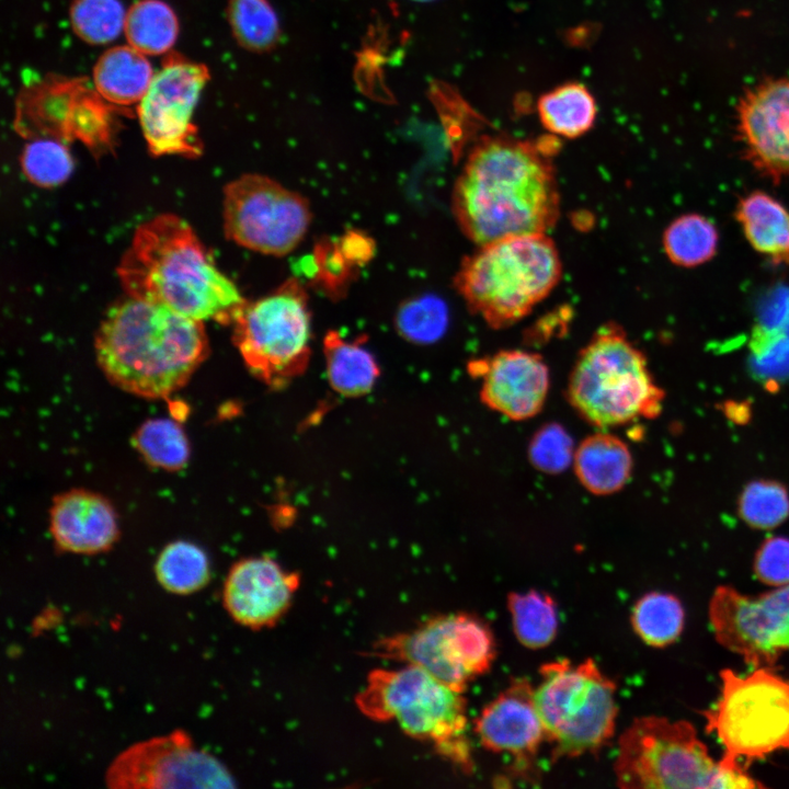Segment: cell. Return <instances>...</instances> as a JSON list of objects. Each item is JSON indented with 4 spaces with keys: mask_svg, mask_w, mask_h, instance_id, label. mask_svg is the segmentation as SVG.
Masks as SVG:
<instances>
[{
    "mask_svg": "<svg viewBox=\"0 0 789 789\" xmlns=\"http://www.w3.org/2000/svg\"><path fill=\"white\" fill-rule=\"evenodd\" d=\"M551 155L538 142L482 137L469 151L451 194V210L462 233L477 245L548 233L560 216Z\"/></svg>",
    "mask_w": 789,
    "mask_h": 789,
    "instance_id": "6da1fadb",
    "label": "cell"
},
{
    "mask_svg": "<svg viewBox=\"0 0 789 789\" xmlns=\"http://www.w3.org/2000/svg\"><path fill=\"white\" fill-rule=\"evenodd\" d=\"M94 344L105 377L146 399L182 388L209 353L204 321L130 296L107 310Z\"/></svg>",
    "mask_w": 789,
    "mask_h": 789,
    "instance_id": "7a4b0ae2",
    "label": "cell"
},
{
    "mask_svg": "<svg viewBox=\"0 0 789 789\" xmlns=\"http://www.w3.org/2000/svg\"><path fill=\"white\" fill-rule=\"evenodd\" d=\"M117 274L128 296L201 321L231 324L247 301L192 227L173 214L136 229Z\"/></svg>",
    "mask_w": 789,
    "mask_h": 789,
    "instance_id": "3957f363",
    "label": "cell"
},
{
    "mask_svg": "<svg viewBox=\"0 0 789 789\" xmlns=\"http://www.w3.org/2000/svg\"><path fill=\"white\" fill-rule=\"evenodd\" d=\"M561 276L560 254L548 233L521 235L478 245L464 258L454 284L471 313L504 329L527 317Z\"/></svg>",
    "mask_w": 789,
    "mask_h": 789,
    "instance_id": "277c9868",
    "label": "cell"
},
{
    "mask_svg": "<svg viewBox=\"0 0 789 789\" xmlns=\"http://www.w3.org/2000/svg\"><path fill=\"white\" fill-rule=\"evenodd\" d=\"M614 769L621 788L765 787L740 763L716 762L690 722L658 716L638 718L622 733Z\"/></svg>",
    "mask_w": 789,
    "mask_h": 789,
    "instance_id": "5b68a950",
    "label": "cell"
},
{
    "mask_svg": "<svg viewBox=\"0 0 789 789\" xmlns=\"http://www.w3.org/2000/svg\"><path fill=\"white\" fill-rule=\"evenodd\" d=\"M355 704L368 719L396 722L410 737L432 744L456 767L465 773L472 771L464 693L426 671L414 665L374 670Z\"/></svg>",
    "mask_w": 789,
    "mask_h": 789,
    "instance_id": "8992f818",
    "label": "cell"
},
{
    "mask_svg": "<svg viewBox=\"0 0 789 789\" xmlns=\"http://www.w3.org/2000/svg\"><path fill=\"white\" fill-rule=\"evenodd\" d=\"M567 395L575 411L601 428L655 418L664 398L647 357L614 322L601 325L580 351Z\"/></svg>",
    "mask_w": 789,
    "mask_h": 789,
    "instance_id": "52a82bcc",
    "label": "cell"
},
{
    "mask_svg": "<svg viewBox=\"0 0 789 789\" xmlns=\"http://www.w3.org/2000/svg\"><path fill=\"white\" fill-rule=\"evenodd\" d=\"M615 694L614 682L591 659L558 660L540 667L534 698L556 758L594 754L610 740L617 717Z\"/></svg>",
    "mask_w": 789,
    "mask_h": 789,
    "instance_id": "ba28073f",
    "label": "cell"
},
{
    "mask_svg": "<svg viewBox=\"0 0 789 789\" xmlns=\"http://www.w3.org/2000/svg\"><path fill=\"white\" fill-rule=\"evenodd\" d=\"M720 678V696L702 714L707 732L723 747L722 758L751 763L789 752V679L764 666L747 675L725 668Z\"/></svg>",
    "mask_w": 789,
    "mask_h": 789,
    "instance_id": "9c48e42d",
    "label": "cell"
},
{
    "mask_svg": "<svg viewBox=\"0 0 789 789\" xmlns=\"http://www.w3.org/2000/svg\"><path fill=\"white\" fill-rule=\"evenodd\" d=\"M308 296L297 278L245 301L232 321L233 342L247 367L268 386L300 375L310 357Z\"/></svg>",
    "mask_w": 789,
    "mask_h": 789,
    "instance_id": "30bf717a",
    "label": "cell"
},
{
    "mask_svg": "<svg viewBox=\"0 0 789 789\" xmlns=\"http://www.w3.org/2000/svg\"><path fill=\"white\" fill-rule=\"evenodd\" d=\"M373 651L379 658L418 666L465 693L474 677L491 667L495 642L484 621L461 613L436 616L412 630L385 637Z\"/></svg>",
    "mask_w": 789,
    "mask_h": 789,
    "instance_id": "8fae6325",
    "label": "cell"
},
{
    "mask_svg": "<svg viewBox=\"0 0 789 789\" xmlns=\"http://www.w3.org/2000/svg\"><path fill=\"white\" fill-rule=\"evenodd\" d=\"M310 221L309 202L268 176L244 174L225 186V235L241 247L285 255L301 242Z\"/></svg>",
    "mask_w": 789,
    "mask_h": 789,
    "instance_id": "7c38bea8",
    "label": "cell"
},
{
    "mask_svg": "<svg viewBox=\"0 0 789 789\" xmlns=\"http://www.w3.org/2000/svg\"><path fill=\"white\" fill-rule=\"evenodd\" d=\"M112 788H232L235 778L183 730L135 743L105 773Z\"/></svg>",
    "mask_w": 789,
    "mask_h": 789,
    "instance_id": "4fadbf2b",
    "label": "cell"
},
{
    "mask_svg": "<svg viewBox=\"0 0 789 789\" xmlns=\"http://www.w3.org/2000/svg\"><path fill=\"white\" fill-rule=\"evenodd\" d=\"M716 640L753 667H774L789 652V584L759 595L718 586L709 603Z\"/></svg>",
    "mask_w": 789,
    "mask_h": 789,
    "instance_id": "5bb4252c",
    "label": "cell"
},
{
    "mask_svg": "<svg viewBox=\"0 0 789 789\" xmlns=\"http://www.w3.org/2000/svg\"><path fill=\"white\" fill-rule=\"evenodd\" d=\"M208 80L205 65L178 54L165 58L137 107L152 155L188 158L202 155L203 145L193 124V113Z\"/></svg>",
    "mask_w": 789,
    "mask_h": 789,
    "instance_id": "9a60e30c",
    "label": "cell"
},
{
    "mask_svg": "<svg viewBox=\"0 0 789 789\" xmlns=\"http://www.w3.org/2000/svg\"><path fill=\"white\" fill-rule=\"evenodd\" d=\"M737 138L744 158L763 178L789 180V78L765 81L741 100Z\"/></svg>",
    "mask_w": 789,
    "mask_h": 789,
    "instance_id": "2e32d148",
    "label": "cell"
},
{
    "mask_svg": "<svg viewBox=\"0 0 789 789\" xmlns=\"http://www.w3.org/2000/svg\"><path fill=\"white\" fill-rule=\"evenodd\" d=\"M300 576L267 557L237 561L229 570L222 604L239 625L259 630L271 628L288 611Z\"/></svg>",
    "mask_w": 789,
    "mask_h": 789,
    "instance_id": "e0dca14e",
    "label": "cell"
},
{
    "mask_svg": "<svg viewBox=\"0 0 789 789\" xmlns=\"http://www.w3.org/2000/svg\"><path fill=\"white\" fill-rule=\"evenodd\" d=\"M470 369L481 377V400L491 410L515 421L541 411L549 388V371L538 354L504 350L474 361Z\"/></svg>",
    "mask_w": 789,
    "mask_h": 789,
    "instance_id": "ac0fdd59",
    "label": "cell"
},
{
    "mask_svg": "<svg viewBox=\"0 0 789 789\" xmlns=\"http://www.w3.org/2000/svg\"><path fill=\"white\" fill-rule=\"evenodd\" d=\"M534 689L526 678L515 679L480 712L474 732L494 753L512 755L519 768L528 767L546 734L538 714Z\"/></svg>",
    "mask_w": 789,
    "mask_h": 789,
    "instance_id": "d6986e66",
    "label": "cell"
},
{
    "mask_svg": "<svg viewBox=\"0 0 789 789\" xmlns=\"http://www.w3.org/2000/svg\"><path fill=\"white\" fill-rule=\"evenodd\" d=\"M49 529L60 550L79 554L104 552L119 536L117 515L110 501L82 489L54 499Z\"/></svg>",
    "mask_w": 789,
    "mask_h": 789,
    "instance_id": "ffe728a7",
    "label": "cell"
},
{
    "mask_svg": "<svg viewBox=\"0 0 789 789\" xmlns=\"http://www.w3.org/2000/svg\"><path fill=\"white\" fill-rule=\"evenodd\" d=\"M734 217L756 253L789 267V209L778 198L754 190L739 199Z\"/></svg>",
    "mask_w": 789,
    "mask_h": 789,
    "instance_id": "44dd1931",
    "label": "cell"
},
{
    "mask_svg": "<svg viewBox=\"0 0 789 789\" xmlns=\"http://www.w3.org/2000/svg\"><path fill=\"white\" fill-rule=\"evenodd\" d=\"M573 465L579 481L587 491L607 495L619 491L629 480L632 456L619 437L597 432L581 442Z\"/></svg>",
    "mask_w": 789,
    "mask_h": 789,
    "instance_id": "7402d4cb",
    "label": "cell"
},
{
    "mask_svg": "<svg viewBox=\"0 0 789 789\" xmlns=\"http://www.w3.org/2000/svg\"><path fill=\"white\" fill-rule=\"evenodd\" d=\"M153 77L147 55L130 45L108 48L93 68L95 91L106 102L119 106L139 103Z\"/></svg>",
    "mask_w": 789,
    "mask_h": 789,
    "instance_id": "603a6c76",
    "label": "cell"
},
{
    "mask_svg": "<svg viewBox=\"0 0 789 789\" xmlns=\"http://www.w3.org/2000/svg\"><path fill=\"white\" fill-rule=\"evenodd\" d=\"M323 352L328 378L335 391L354 397L371 389L379 367L361 339L351 342L338 331H329L323 340Z\"/></svg>",
    "mask_w": 789,
    "mask_h": 789,
    "instance_id": "cb8c5ba5",
    "label": "cell"
},
{
    "mask_svg": "<svg viewBox=\"0 0 789 789\" xmlns=\"http://www.w3.org/2000/svg\"><path fill=\"white\" fill-rule=\"evenodd\" d=\"M537 112L542 126L549 133L574 139L593 127L597 106L593 94L584 84L569 82L541 95Z\"/></svg>",
    "mask_w": 789,
    "mask_h": 789,
    "instance_id": "d4e9b609",
    "label": "cell"
},
{
    "mask_svg": "<svg viewBox=\"0 0 789 789\" xmlns=\"http://www.w3.org/2000/svg\"><path fill=\"white\" fill-rule=\"evenodd\" d=\"M719 247V231L708 217L687 213L664 229L662 248L668 261L683 268H695L711 261Z\"/></svg>",
    "mask_w": 789,
    "mask_h": 789,
    "instance_id": "484cf974",
    "label": "cell"
},
{
    "mask_svg": "<svg viewBox=\"0 0 789 789\" xmlns=\"http://www.w3.org/2000/svg\"><path fill=\"white\" fill-rule=\"evenodd\" d=\"M124 34L128 45L147 56L168 53L179 34V21L162 0H139L126 12Z\"/></svg>",
    "mask_w": 789,
    "mask_h": 789,
    "instance_id": "4316f807",
    "label": "cell"
},
{
    "mask_svg": "<svg viewBox=\"0 0 789 789\" xmlns=\"http://www.w3.org/2000/svg\"><path fill=\"white\" fill-rule=\"evenodd\" d=\"M155 573L158 583L176 595L195 593L210 580V564L205 551L197 545L178 540L167 545L159 553Z\"/></svg>",
    "mask_w": 789,
    "mask_h": 789,
    "instance_id": "83f0119b",
    "label": "cell"
},
{
    "mask_svg": "<svg viewBox=\"0 0 789 789\" xmlns=\"http://www.w3.org/2000/svg\"><path fill=\"white\" fill-rule=\"evenodd\" d=\"M631 624L634 632L648 645L664 648L681 636L685 624V611L676 596L651 592L634 604Z\"/></svg>",
    "mask_w": 789,
    "mask_h": 789,
    "instance_id": "f1b7e54d",
    "label": "cell"
},
{
    "mask_svg": "<svg viewBox=\"0 0 789 789\" xmlns=\"http://www.w3.org/2000/svg\"><path fill=\"white\" fill-rule=\"evenodd\" d=\"M508 609L517 640L528 649L548 645L558 631V610L553 598L536 590L511 593Z\"/></svg>",
    "mask_w": 789,
    "mask_h": 789,
    "instance_id": "f546056e",
    "label": "cell"
},
{
    "mask_svg": "<svg viewBox=\"0 0 789 789\" xmlns=\"http://www.w3.org/2000/svg\"><path fill=\"white\" fill-rule=\"evenodd\" d=\"M227 18L236 41L245 49L268 50L279 39L278 18L267 0H229Z\"/></svg>",
    "mask_w": 789,
    "mask_h": 789,
    "instance_id": "4dcf8cb0",
    "label": "cell"
},
{
    "mask_svg": "<svg viewBox=\"0 0 789 789\" xmlns=\"http://www.w3.org/2000/svg\"><path fill=\"white\" fill-rule=\"evenodd\" d=\"M134 445L151 466L179 470L188 460L190 446L183 428L170 419H152L140 425Z\"/></svg>",
    "mask_w": 789,
    "mask_h": 789,
    "instance_id": "1f68e13d",
    "label": "cell"
},
{
    "mask_svg": "<svg viewBox=\"0 0 789 789\" xmlns=\"http://www.w3.org/2000/svg\"><path fill=\"white\" fill-rule=\"evenodd\" d=\"M737 514L754 529L775 528L789 517V491L776 480H753L739 496Z\"/></svg>",
    "mask_w": 789,
    "mask_h": 789,
    "instance_id": "d6a6232c",
    "label": "cell"
},
{
    "mask_svg": "<svg viewBox=\"0 0 789 789\" xmlns=\"http://www.w3.org/2000/svg\"><path fill=\"white\" fill-rule=\"evenodd\" d=\"M126 12L119 0H75L69 19L72 31L80 39L103 45L124 32Z\"/></svg>",
    "mask_w": 789,
    "mask_h": 789,
    "instance_id": "836d02e7",
    "label": "cell"
},
{
    "mask_svg": "<svg viewBox=\"0 0 789 789\" xmlns=\"http://www.w3.org/2000/svg\"><path fill=\"white\" fill-rule=\"evenodd\" d=\"M21 165L25 176L43 187L64 183L73 170L69 150L54 138H37L28 142L21 155Z\"/></svg>",
    "mask_w": 789,
    "mask_h": 789,
    "instance_id": "e575fe53",
    "label": "cell"
},
{
    "mask_svg": "<svg viewBox=\"0 0 789 789\" xmlns=\"http://www.w3.org/2000/svg\"><path fill=\"white\" fill-rule=\"evenodd\" d=\"M448 312L445 302L436 296L424 295L403 302L396 315L399 333L414 343L437 341L446 331Z\"/></svg>",
    "mask_w": 789,
    "mask_h": 789,
    "instance_id": "d590c367",
    "label": "cell"
},
{
    "mask_svg": "<svg viewBox=\"0 0 789 789\" xmlns=\"http://www.w3.org/2000/svg\"><path fill=\"white\" fill-rule=\"evenodd\" d=\"M573 442L568 432L557 423L539 428L528 446L533 466L545 473H559L573 462Z\"/></svg>",
    "mask_w": 789,
    "mask_h": 789,
    "instance_id": "8d00e7d4",
    "label": "cell"
},
{
    "mask_svg": "<svg viewBox=\"0 0 789 789\" xmlns=\"http://www.w3.org/2000/svg\"><path fill=\"white\" fill-rule=\"evenodd\" d=\"M315 278L328 293L341 294L356 265L342 249L339 240L322 241L315 250Z\"/></svg>",
    "mask_w": 789,
    "mask_h": 789,
    "instance_id": "74e56055",
    "label": "cell"
},
{
    "mask_svg": "<svg viewBox=\"0 0 789 789\" xmlns=\"http://www.w3.org/2000/svg\"><path fill=\"white\" fill-rule=\"evenodd\" d=\"M754 574L764 584L778 587L789 584V538H767L754 557Z\"/></svg>",
    "mask_w": 789,
    "mask_h": 789,
    "instance_id": "f35d334b",
    "label": "cell"
},
{
    "mask_svg": "<svg viewBox=\"0 0 789 789\" xmlns=\"http://www.w3.org/2000/svg\"><path fill=\"white\" fill-rule=\"evenodd\" d=\"M413 1L426 2V1H433V0H413Z\"/></svg>",
    "mask_w": 789,
    "mask_h": 789,
    "instance_id": "ab89813d",
    "label": "cell"
}]
</instances>
